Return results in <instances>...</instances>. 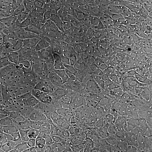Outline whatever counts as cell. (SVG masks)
Segmentation results:
<instances>
[{"mask_svg":"<svg viewBox=\"0 0 152 152\" xmlns=\"http://www.w3.org/2000/svg\"><path fill=\"white\" fill-rule=\"evenodd\" d=\"M96 152H118L108 138L102 141L98 146Z\"/></svg>","mask_w":152,"mask_h":152,"instance_id":"60d3db41","label":"cell"},{"mask_svg":"<svg viewBox=\"0 0 152 152\" xmlns=\"http://www.w3.org/2000/svg\"><path fill=\"white\" fill-rule=\"evenodd\" d=\"M61 125L65 141L77 151L82 149L90 135V126L87 120L77 115Z\"/></svg>","mask_w":152,"mask_h":152,"instance_id":"7a4b0ae2","label":"cell"},{"mask_svg":"<svg viewBox=\"0 0 152 152\" xmlns=\"http://www.w3.org/2000/svg\"><path fill=\"white\" fill-rule=\"evenodd\" d=\"M24 1H0V19L22 14Z\"/></svg>","mask_w":152,"mask_h":152,"instance_id":"e0dca14e","label":"cell"},{"mask_svg":"<svg viewBox=\"0 0 152 152\" xmlns=\"http://www.w3.org/2000/svg\"><path fill=\"white\" fill-rule=\"evenodd\" d=\"M137 115L140 129L147 131L152 125V113L151 108L141 110Z\"/></svg>","mask_w":152,"mask_h":152,"instance_id":"1f68e13d","label":"cell"},{"mask_svg":"<svg viewBox=\"0 0 152 152\" xmlns=\"http://www.w3.org/2000/svg\"><path fill=\"white\" fill-rule=\"evenodd\" d=\"M99 39L108 45L118 60L129 66L126 56L125 42L113 28L103 26Z\"/></svg>","mask_w":152,"mask_h":152,"instance_id":"277c9868","label":"cell"},{"mask_svg":"<svg viewBox=\"0 0 152 152\" xmlns=\"http://www.w3.org/2000/svg\"><path fill=\"white\" fill-rule=\"evenodd\" d=\"M74 104L78 115L87 121L94 120L105 112V97L101 91Z\"/></svg>","mask_w":152,"mask_h":152,"instance_id":"3957f363","label":"cell"},{"mask_svg":"<svg viewBox=\"0 0 152 152\" xmlns=\"http://www.w3.org/2000/svg\"><path fill=\"white\" fill-rule=\"evenodd\" d=\"M80 77L70 75L46 80L47 91L56 98H68Z\"/></svg>","mask_w":152,"mask_h":152,"instance_id":"8992f818","label":"cell"},{"mask_svg":"<svg viewBox=\"0 0 152 152\" xmlns=\"http://www.w3.org/2000/svg\"><path fill=\"white\" fill-rule=\"evenodd\" d=\"M13 55L11 51L0 42V65H4L7 61Z\"/></svg>","mask_w":152,"mask_h":152,"instance_id":"b9f144b4","label":"cell"},{"mask_svg":"<svg viewBox=\"0 0 152 152\" xmlns=\"http://www.w3.org/2000/svg\"><path fill=\"white\" fill-rule=\"evenodd\" d=\"M46 7L49 12L50 23L56 26L70 15L66 1H46Z\"/></svg>","mask_w":152,"mask_h":152,"instance_id":"30bf717a","label":"cell"},{"mask_svg":"<svg viewBox=\"0 0 152 152\" xmlns=\"http://www.w3.org/2000/svg\"><path fill=\"white\" fill-rule=\"evenodd\" d=\"M126 129L130 137H133L140 142L145 149L151 151L152 148V139L149 136L147 131L141 130L140 129Z\"/></svg>","mask_w":152,"mask_h":152,"instance_id":"4316f807","label":"cell"},{"mask_svg":"<svg viewBox=\"0 0 152 152\" xmlns=\"http://www.w3.org/2000/svg\"><path fill=\"white\" fill-rule=\"evenodd\" d=\"M137 91L138 90L137 88L130 84L121 81L118 91L123 100L125 109L135 101Z\"/></svg>","mask_w":152,"mask_h":152,"instance_id":"7402d4cb","label":"cell"},{"mask_svg":"<svg viewBox=\"0 0 152 152\" xmlns=\"http://www.w3.org/2000/svg\"><path fill=\"white\" fill-rule=\"evenodd\" d=\"M50 23V19L49 12L45 4L44 7L28 22L26 25V29L33 32L39 28L43 27Z\"/></svg>","mask_w":152,"mask_h":152,"instance_id":"ffe728a7","label":"cell"},{"mask_svg":"<svg viewBox=\"0 0 152 152\" xmlns=\"http://www.w3.org/2000/svg\"><path fill=\"white\" fill-rule=\"evenodd\" d=\"M46 92V80L36 78L32 86L24 95V98L29 102L35 103L42 98Z\"/></svg>","mask_w":152,"mask_h":152,"instance_id":"d6986e66","label":"cell"},{"mask_svg":"<svg viewBox=\"0 0 152 152\" xmlns=\"http://www.w3.org/2000/svg\"><path fill=\"white\" fill-rule=\"evenodd\" d=\"M2 114H3V112H2V105H1V103L0 100V115H1Z\"/></svg>","mask_w":152,"mask_h":152,"instance_id":"bcb514c9","label":"cell"},{"mask_svg":"<svg viewBox=\"0 0 152 152\" xmlns=\"http://www.w3.org/2000/svg\"><path fill=\"white\" fill-rule=\"evenodd\" d=\"M46 4V1H24L22 14L26 25L28 22L37 14Z\"/></svg>","mask_w":152,"mask_h":152,"instance_id":"44dd1931","label":"cell"},{"mask_svg":"<svg viewBox=\"0 0 152 152\" xmlns=\"http://www.w3.org/2000/svg\"><path fill=\"white\" fill-rule=\"evenodd\" d=\"M36 78L32 77H19L17 84L22 88V91L24 93V95L27 92L31 87L34 81Z\"/></svg>","mask_w":152,"mask_h":152,"instance_id":"ab89813d","label":"cell"},{"mask_svg":"<svg viewBox=\"0 0 152 152\" xmlns=\"http://www.w3.org/2000/svg\"><path fill=\"white\" fill-rule=\"evenodd\" d=\"M76 33L77 32H86L89 25L86 15H72Z\"/></svg>","mask_w":152,"mask_h":152,"instance_id":"d590c367","label":"cell"},{"mask_svg":"<svg viewBox=\"0 0 152 152\" xmlns=\"http://www.w3.org/2000/svg\"><path fill=\"white\" fill-rule=\"evenodd\" d=\"M113 28L125 42L131 33L136 29L130 12L125 10L122 15L114 24Z\"/></svg>","mask_w":152,"mask_h":152,"instance_id":"5bb4252c","label":"cell"},{"mask_svg":"<svg viewBox=\"0 0 152 152\" xmlns=\"http://www.w3.org/2000/svg\"><path fill=\"white\" fill-rule=\"evenodd\" d=\"M105 113L108 125H123L124 118L122 112L105 103Z\"/></svg>","mask_w":152,"mask_h":152,"instance_id":"4dcf8cb0","label":"cell"},{"mask_svg":"<svg viewBox=\"0 0 152 152\" xmlns=\"http://www.w3.org/2000/svg\"><path fill=\"white\" fill-rule=\"evenodd\" d=\"M8 90L6 82L4 65H0V96Z\"/></svg>","mask_w":152,"mask_h":152,"instance_id":"7bdbcfd3","label":"cell"},{"mask_svg":"<svg viewBox=\"0 0 152 152\" xmlns=\"http://www.w3.org/2000/svg\"><path fill=\"white\" fill-rule=\"evenodd\" d=\"M29 64L32 69L33 77L37 78L49 80L62 76H81L79 72L42 55L34 57Z\"/></svg>","mask_w":152,"mask_h":152,"instance_id":"6da1fadb","label":"cell"},{"mask_svg":"<svg viewBox=\"0 0 152 152\" xmlns=\"http://www.w3.org/2000/svg\"><path fill=\"white\" fill-rule=\"evenodd\" d=\"M151 111H152V105L151 106Z\"/></svg>","mask_w":152,"mask_h":152,"instance_id":"c3c4849f","label":"cell"},{"mask_svg":"<svg viewBox=\"0 0 152 152\" xmlns=\"http://www.w3.org/2000/svg\"><path fill=\"white\" fill-rule=\"evenodd\" d=\"M4 68L6 82L7 85V90H9V89L11 88V87L14 86L17 83L19 76L15 71L6 67L4 65Z\"/></svg>","mask_w":152,"mask_h":152,"instance_id":"8d00e7d4","label":"cell"},{"mask_svg":"<svg viewBox=\"0 0 152 152\" xmlns=\"http://www.w3.org/2000/svg\"><path fill=\"white\" fill-rule=\"evenodd\" d=\"M38 109L35 103L28 102L19 107L14 113L20 125L33 129L37 125Z\"/></svg>","mask_w":152,"mask_h":152,"instance_id":"9c48e42d","label":"cell"},{"mask_svg":"<svg viewBox=\"0 0 152 152\" xmlns=\"http://www.w3.org/2000/svg\"><path fill=\"white\" fill-rule=\"evenodd\" d=\"M147 133L148 134L149 136H150L152 139V126L149 129V130L147 131Z\"/></svg>","mask_w":152,"mask_h":152,"instance_id":"f6af8a7d","label":"cell"},{"mask_svg":"<svg viewBox=\"0 0 152 152\" xmlns=\"http://www.w3.org/2000/svg\"><path fill=\"white\" fill-rule=\"evenodd\" d=\"M58 27L50 23L39 28L33 32L30 44L32 59L39 55V50L44 44L56 35Z\"/></svg>","mask_w":152,"mask_h":152,"instance_id":"52a82bcc","label":"cell"},{"mask_svg":"<svg viewBox=\"0 0 152 152\" xmlns=\"http://www.w3.org/2000/svg\"><path fill=\"white\" fill-rule=\"evenodd\" d=\"M125 46L126 56L129 65L144 54V50L142 45L125 42Z\"/></svg>","mask_w":152,"mask_h":152,"instance_id":"f546056e","label":"cell"},{"mask_svg":"<svg viewBox=\"0 0 152 152\" xmlns=\"http://www.w3.org/2000/svg\"><path fill=\"white\" fill-rule=\"evenodd\" d=\"M26 23L23 14L12 18L0 19V38L26 30Z\"/></svg>","mask_w":152,"mask_h":152,"instance_id":"8fae6325","label":"cell"},{"mask_svg":"<svg viewBox=\"0 0 152 152\" xmlns=\"http://www.w3.org/2000/svg\"><path fill=\"white\" fill-rule=\"evenodd\" d=\"M150 152H152V149H151V151H150Z\"/></svg>","mask_w":152,"mask_h":152,"instance_id":"681fc988","label":"cell"},{"mask_svg":"<svg viewBox=\"0 0 152 152\" xmlns=\"http://www.w3.org/2000/svg\"><path fill=\"white\" fill-rule=\"evenodd\" d=\"M49 58L51 60H54L63 65L70 67L80 73L85 67V65L81 60L63 50H61Z\"/></svg>","mask_w":152,"mask_h":152,"instance_id":"9a60e30c","label":"cell"},{"mask_svg":"<svg viewBox=\"0 0 152 152\" xmlns=\"http://www.w3.org/2000/svg\"><path fill=\"white\" fill-rule=\"evenodd\" d=\"M124 118V124L127 129H140L138 115L132 113L125 109L122 112Z\"/></svg>","mask_w":152,"mask_h":152,"instance_id":"836d02e7","label":"cell"},{"mask_svg":"<svg viewBox=\"0 0 152 152\" xmlns=\"http://www.w3.org/2000/svg\"><path fill=\"white\" fill-rule=\"evenodd\" d=\"M130 135L125 125H108L107 137L111 140L128 139Z\"/></svg>","mask_w":152,"mask_h":152,"instance_id":"484cf974","label":"cell"},{"mask_svg":"<svg viewBox=\"0 0 152 152\" xmlns=\"http://www.w3.org/2000/svg\"><path fill=\"white\" fill-rule=\"evenodd\" d=\"M111 141L118 152H136L131 145L129 139L111 140Z\"/></svg>","mask_w":152,"mask_h":152,"instance_id":"f35d334b","label":"cell"},{"mask_svg":"<svg viewBox=\"0 0 152 152\" xmlns=\"http://www.w3.org/2000/svg\"><path fill=\"white\" fill-rule=\"evenodd\" d=\"M102 27V25L98 23H92L88 25L86 34L88 38L91 42L99 38Z\"/></svg>","mask_w":152,"mask_h":152,"instance_id":"74e56055","label":"cell"},{"mask_svg":"<svg viewBox=\"0 0 152 152\" xmlns=\"http://www.w3.org/2000/svg\"><path fill=\"white\" fill-rule=\"evenodd\" d=\"M20 125L14 113L0 115V140L10 134Z\"/></svg>","mask_w":152,"mask_h":152,"instance_id":"ac0fdd59","label":"cell"},{"mask_svg":"<svg viewBox=\"0 0 152 152\" xmlns=\"http://www.w3.org/2000/svg\"><path fill=\"white\" fill-rule=\"evenodd\" d=\"M148 41V35L146 32L136 28L126 39L125 42L142 45Z\"/></svg>","mask_w":152,"mask_h":152,"instance_id":"d6a6232c","label":"cell"},{"mask_svg":"<svg viewBox=\"0 0 152 152\" xmlns=\"http://www.w3.org/2000/svg\"><path fill=\"white\" fill-rule=\"evenodd\" d=\"M91 73L100 78H110L112 65L100 60H96L91 65L86 67Z\"/></svg>","mask_w":152,"mask_h":152,"instance_id":"d4e9b609","label":"cell"},{"mask_svg":"<svg viewBox=\"0 0 152 152\" xmlns=\"http://www.w3.org/2000/svg\"><path fill=\"white\" fill-rule=\"evenodd\" d=\"M4 66L15 71L19 77H33L32 69L29 63L21 60L14 54L11 58L7 61Z\"/></svg>","mask_w":152,"mask_h":152,"instance_id":"2e32d148","label":"cell"},{"mask_svg":"<svg viewBox=\"0 0 152 152\" xmlns=\"http://www.w3.org/2000/svg\"><path fill=\"white\" fill-rule=\"evenodd\" d=\"M88 49L97 60L103 61L111 65L118 60L108 45L100 39L94 41Z\"/></svg>","mask_w":152,"mask_h":152,"instance_id":"4fadbf2b","label":"cell"},{"mask_svg":"<svg viewBox=\"0 0 152 152\" xmlns=\"http://www.w3.org/2000/svg\"><path fill=\"white\" fill-rule=\"evenodd\" d=\"M41 108L45 109L53 119L61 124L78 115L75 104L72 103L69 98H57L49 105Z\"/></svg>","mask_w":152,"mask_h":152,"instance_id":"5b68a950","label":"cell"},{"mask_svg":"<svg viewBox=\"0 0 152 152\" xmlns=\"http://www.w3.org/2000/svg\"><path fill=\"white\" fill-rule=\"evenodd\" d=\"M103 94L105 103L107 105L120 110L121 112L125 110V105L118 91L111 90Z\"/></svg>","mask_w":152,"mask_h":152,"instance_id":"f1b7e54d","label":"cell"},{"mask_svg":"<svg viewBox=\"0 0 152 152\" xmlns=\"http://www.w3.org/2000/svg\"><path fill=\"white\" fill-rule=\"evenodd\" d=\"M32 32L24 30L10 36L0 38V42L4 45L15 55L19 54L23 46L31 37Z\"/></svg>","mask_w":152,"mask_h":152,"instance_id":"7c38bea8","label":"cell"},{"mask_svg":"<svg viewBox=\"0 0 152 152\" xmlns=\"http://www.w3.org/2000/svg\"><path fill=\"white\" fill-rule=\"evenodd\" d=\"M128 139L131 145L133 148V149L135 150V152H142L145 149L141 144L139 142L135 139H134L133 137H130Z\"/></svg>","mask_w":152,"mask_h":152,"instance_id":"ee69618b","label":"cell"},{"mask_svg":"<svg viewBox=\"0 0 152 152\" xmlns=\"http://www.w3.org/2000/svg\"><path fill=\"white\" fill-rule=\"evenodd\" d=\"M62 49V42L57 35L51 38L48 42L44 44L39 51V55L50 57Z\"/></svg>","mask_w":152,"mask_h":152,"instance_id":"cb8c5ba5","label":"cell"},{"mask_svg":"<svg viewBox=\"0 0 152 152\" xmlns=\"http://www.w3.org/2000/svg\"><path fill=\"white\" fill-rule=\"evenodd\" d=\"M149 30H150L151 33H152V25H150V27H149Z\"/></svg>","mask_w":152,"mask_h":152,"instance_id":"7dc6e473","label":"cell"},{"mask_svg":"<svg viewBox=\"0 0 152 152\" xmlns=\"http://www.w3.org/2000/svg\"><path fill=\"white\" fill-rule=\"evenodd\" d=\"M125 11L124 7L122 3L113 1H107V12L109 20L114 27V24L117 22Z\"/></svg>","mask_w":152,"mask_h":152,"instance_id":"83f0119b","label":"cell"},{"mask_svg":"<svg viewBox=\"0 0 152 152\" xmlns=\"http://www.w3.org/2000/svg\"><path fill=\"white\" fill-rule=\"evenodd\" d=\"M48 148L49 152H78L71 147L64 139L57 142L48 144Z\"/></svg>","mask_w":152,"mask_h":152,"instance_id":"e575fe53","label":"cell"},{"mask_svg":"<svg viewBox=\"0 0 152 152\" xmlns=\"http://www.w3.org/2000/svg\"><path fill=\"white\" fill-rule=\"evenodd\" d=\"M100 88L85 77H80L69 96V100L76 103L82 100L91 97L100 92Z\"/></svg>","mask_w":152,"mask_h":152,"instance_id":"ba28073f","label":"cell"},{"mask_svg":"<svg viewBox=\"0 0 152 152\" xmlns=\"http://www.w3.org/2000/svg\"><path fill=\"white\" fill-rule=\"evenodd\" d=\"M66 4L71 15H86L93 1H66Z\"/></svg>","mask_w":152,"mask_h":152,"instance_id":"603a6c76","label":"cell"}]
</instances>
